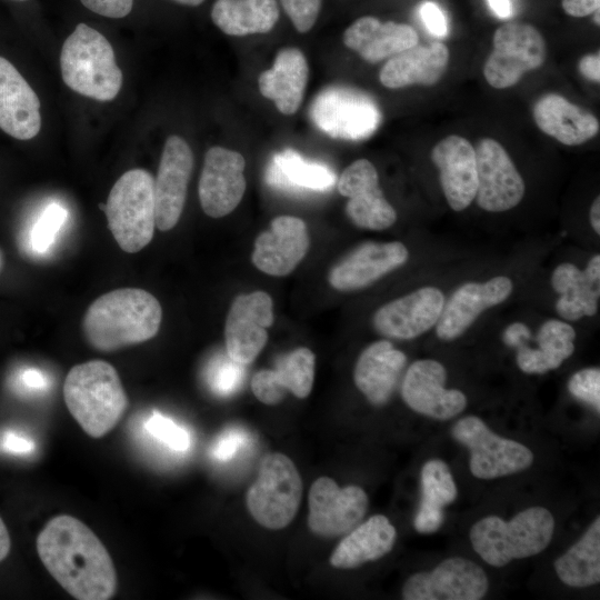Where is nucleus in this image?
Here are the masks:
<instances>
[{"label":"nucleus","mask_w":600,"mask_h":600,"mask_svg":"<svg viewBox=\"0 0 600 600\" xmlns=\"http://www.w3.org/2000/svg\"><path fill=\"white\" fill-rule=\"evenodd\" d=\"M38 556L54 580L79 600H108L117 572L100 539L79 519L60 514L37 537Z\"/></svg>","instance_id":"obj_1"},{"label":"nucleus","mask_w":600,"mask_h":600,"mask_svg":"<svg viewBox=\"0 0 600 600\" xmlns=\"http://www.w3.org/2000/svg\"><path fill=\"white\" fill-rule=\"evenodd\" d=\"M162 309L150 292L122 288L97 298L87 309L82 329L88 343L99 351H114L153 338Z\"/></svg>","instance_id":"obj_2"},{"label":"nucleus","mask_w":600,"mask_h":600,"mask_svg":"<svg viewBox=\"0 0 600 600\" xmlns=\"http://www.w3.org/2000/svg\"><path fill=\"white\" fill-rule=\"evenodd\" d=\"M63 397L71 416L92 438L110 432L128 407L117 370L103 360L72 367L64 381Z\"/></svg>","instance_id":"obj_3"},{"label":"nucleus","mask_w":600,"mask_h":600,"mask_svg":"<svg viewBox=\"0 0 600 600\" xmlns=\"http://www.w3.org/2000/svg\"><path fill=\"white\" fill-rule=\"evenodd\" d=\"M60 68L67 87L98 101L114 99L122 86L110 42L86 23H79L64 40Z\"/></svg>","instance_id":"obj_4"},{"label":"nucleus","mask_w":600,"mask_h":600,"mask_svg":"<svg viewBox=\"0 0 600 600\" xmlns=\"http://www.w3.org/2000/svg\"><path fill=\"white\" fill-rule=\"evenodd\" d=\"M554 520L549 510L531 507L506 522L499 517L481 519L470 530L474 551L489 564L503 567L513 559L543 551L551 541Z\"/></svg>","instance_id":"obj_5"},{"label":"nucleus","mask_w":600,"mask_h":600,"mask_svg":"<svg viewBox=\"0 0 600 600\" xmlns=\"http://www.w3.org/2000/svg\"><path fill=\"white\" fill-rule=\"evenodd\" d=\"M104 211L119 247L129 253L143 249L156 228L154 179L144 169L124 172L111 188Z\"/></svg>","instance_id":"obj_6"},{"label":"nucleus","mask_w":600,"mask_h":600,"mask_svg":"<svg viewBox=\"0 0 600 600\" xmlns=\"http://www.w3.org/2000/svg\"><path fill=\"white\" fill-rule=\"evenodd\" d=\"M302 496L300 473L286 454L273 452L260 462L258 477L247 492V508L262 527L279 530L296 517Z\"/></svg>","instance_id":"obj_7"},{"label":"nucleus","mask_w":600,"mask_h":600,"mask_svg":"<svg viewBox=\"0 0 600 600\" xmlns=\"http://www.w3.org/2000/svg\"><path fill=\"white\" fill-rule=\"evenodd\" d=\"M546 59V42L531 24L510 21L493 34V50L483 66L487 82L496 89L510 88L522 76L540 68Z\"/></svg>","instance_id":"obj_8"},{"label":"nucleus","mask_w":600,"mask_h":600,"mask_svg":"<svg viewBox=\"0 0 600 600\" xmlns=\"http://www.w3.org/2000/svg\"><path fill=\"white\" fill-rule=\"evenodd\" d=\"M452 437L470 450V471L479 479H494L529 468L532 451L524 444L493 433L478 417L468 416L452 427Z\"/></svg>","instance_id":"obj_9"},{"label":"nucleus","mask_w":600,"mask_h":600,"mask_svg":"<svg viewBox=\"0 0 600 600\" xmlns=\"http://www.w3.org/2000/svg\"><path fill=\"white\" fill-rule=\"evenodd\" d=\"M310 117L316 126L334 139L361 140L381 123L376 101L366 92L348 87H328L313 100Z\"/></svg>","instance_id":"obj_10"},{"label":"nucleus","mask_w":600,"mask_h":600,"mask_svg":"<svg viewBox=\"0 0 600 600\" xmlns=\"http://www.w3.org/2000/svg\"><path fill=\"white\" fill-rule=\"evenodd\" d=\"M474 150L478 206L488 212L518 206L524 196V181L504 148L494 139L483 138Z\"/></svg>","instance_id":"obj_11"},{"label":"nucleus","mask_w":600,"mask_h":600,"mask_svg":"<svg viewBox=\"0 0 600 600\" xmlns=\"http://www.w3.org/2000/svg\"><path fill=\"white\" fill-rule=\"evenodd\" d=\"M367 508L368 496L362 488H340L331 478L320 477L309 491L308 526L320 537L341 536L360 522Z\"/></svg>","instance_id":"obj_12"},{"label":"nucleus","mask_w":600,"mask_h":600,"mask_svg":"<svg viewBox=\"0 0 600 600\" xmlns=\"http://www.w3.org/2000/svg\"><path fill=\"white\" fill-rule=\"evenodd\" d=\"M488 590L486 572L464 558H449L431 572H418L402 588L406 600H479Z\"/></svg>","instance_id":"obj_13"},{"label":"nucleus","mask_w":600,"mask_h":600,"mask_svg":"<svg viewBox=\"0 0 600 600\" xmlns=\"http://www.w3.org/2000/svg\"><path fill=\"white\" fill-rule=\"evenodd\" d=\"M272 322V299L267 292L238 296L224 326L227 354L243 366L251 363L266 346Z\"/></svg>","instance_id":"obj_14"},{"label":"nucleus","mask_w":600,"mask_h":600,"mask_svg":"<svg viewBox=\"0 0 600 600\" xmlns=\"http://www.w3.org/2000/svg\"><path fill=\"white\" fill-rule=\"evenodd\" d=\"M338 190L349 199L346 213L357 227L384 230L397 221V212L384 198L378 172L369 160L358 159L349 164L339 177Z\"/></svg>","instance_id":"obj_15"},{"label":"nucleus","mask_w":600,"mask_h":600,"mask_svg":"<svg viewBox=\"0 0 600 600\" xmlns=\"http://www.w3.org/2000/svg\"><path fill=\"white\" fill-rule=\"evenodd\" d=\"M244 158L223 147L210 148L199 180V200L204 213L221 218L233 211L246 191Z\"/></svg>","instance_id":"obj_16"},{"label":"nucleus","mask_w":600,"mask_h":600,"mask_svg":"<svg viewBox=\"0 0 600 600\" xmlns=\"http://www.w3.org/2000/svg\"><path fill=\"white\" fill-rule=\"evenodd\" d=\"M444 367L432 359L417 360L406 372L401 386L404 402L416 412L438 420H448L467 406L463 392L444 387Z\"/></svg>","instance_id":"obj_17"},{"label":"nucleus","mask_w":600,"mask_h":600,"mask_svg":"<svg viewBox=\"0 0 600 600\" xmlns=\"http://www.w3.org/2000/svg\"><path fill=\"white\" fill-rule=\"evenodd\" d=\"M444 297L436 287H422L380 307L372 324L382 336L410 340L434 327L441 316Z\"/></svg>","instance_id":"obj_18"},{"label":"nucleus","mask_w":600,"mask_h":600,"mask_svg":"<svg viewBox=\"0 0 600 600\" xmlns=\"http://www.w3.org/2000/svg\"><path fill=\"white\" fill-rule=\"evenodd\" d=\"M193 167L192 151L184 139L170 136L163 147L154 180L156 226L172 229L182 213Z\"/></svg>","instance_id":"obj_19"},{"label":"nucleus","mask_w":600,"mask_h":600,"mask_svg":"<svg viewBox=\"0 0 600 600\" xmlns=\"http://www.w3.org/2000/svg\"><path fill=\"white\" fill-rule=\"evenodd\" d=\"M409 251L400 241L366 242L334 264L328 280L339 291L366 288L407 262Z\"/></svg>","instance_id":"obj_20"},{"label":"nucleus","mask_w":600,"mask_h":600,"mask_svg":"<svg viewBox=\"0 0 600 600\" xmlns=\"http://www.w3.org/2000/svg\"><path fill=\"white\" fill-rule=\"evenodd\" d=\"M512 290L513 282L506 276L461 284L443 306L436 324L438 338L444 341L459 338L484 310L506 301Z\"/></svg>","instance_id":"obj_21"},{"label":"nucleus","mask_w":600,"mask_h":600,"mask_svg":"<svg viewBox=\"0 0 600 600\" xmlns=\"http://www.w3.org/2000/svg\"><path fill=\"white\" fill-rule=\"evenodd\" d=\"M309 233L303 220L292 216L274 218L253 247L252 262L260 271L283 277L291 273L307 254Z\"/></svg>","instance_id":"obj_22"},{"label":"nucleus","mask_w":600,"mask_h":600,"mask_svg":"<svg viewBox=\"0 0 600 600\" xmlns=\"http://www.w3.org/2000/svg\"><path fill=\"white\" fill-rule=\"evenodd\" d=\"M439 169L440 184L448 204L454 211L470 206L477 192V159L474 147L463 137L451 134L440 140L431 151Z\"/></svg>","instance_id":"obj_23"},{"label":"nucleus","mask_w":600,"mask_h":600,"mask_svg":"<svg viewBox=\"0 0 600 600\" xmlns=\"http://www.w3.org/2000/svg\"><path fill=\"white\" fill-rule=\"evenodd\" d=\"M40 128L37 93L17 68L0 57V129L18 140H29Z\"/></svg>","instance_id":"obj_24"},{"label":"nucleus","mask_w":600,"mask_h":600,"mask_svg":"<svg viewBox=\"0 0 600 600\" xmlns=\"http://www.w3.org/2000/svg\"><path fill=\"white\" fill-rule=\"evenodd\" d=\"M314 367V353L306 347L297 348L281 356L274 369L254 373L251 390L260 402L268 406L279 403L288 391L303 399L311 392Z\"/></svg>","instance_id":"obj_25"},{"label":"nucleus","mask_w":600,"mask_h":600,"mask_svg":"<svg viewBox=\"0 0 600 600\" xmlns=\"http://www.w3.org/2000/svg\"><path fill=\"white\" fill-rule=\"evenodd\" d=\"M551 286L560 294L556 310L562 319L574 321L596 314L600 296V256L594 254L584 270L573 263L559 264L551 274Z\"/></svg>","instance_id":"obj_26"},{"label":"nucleus","mask_w":600,"mask_h":600,"mask_svg":"<svg viewBox=\"0 0 600 600\" xmlns=\"http://www.w3.org/2000/svg\"><path fill=\"white\" fill-rule=\"evenodd\" d=\"M343 42L367 62L377 63L418 44L419 36L409 24L364 16L346 29Z\"/></svg>","instance_id":"obj_27"},{"label":"nucleus","mask_w":600,"mask_h":600,"mask_svg":"<svg viewBox=\"0 0 600 600\" xmlns=\"http://www.w3.org/2000/svg\"><path fill=\"white\" fill-rule=\"evenodd\" d=\"M448 62L449 50L442 42L416 44L389 58L380 70L379 79L389 89L432 86L441 79Z\"/></svg>","instance_id":"obj_28"},{"label":"nucleus","mask_w":600,"mask_h":600,"mask_svg":"<svg viewBox=\"0 0 600 600\" xmlns=\"http://www.w3.org/2000/svg\"><path fill=\"white\" fill-rule=\"evenodd\" d=\"M406 362V354L390 341H376L359 356L353 371L354 383L372 404H384L390 399Z\"/></svg>","instance_id":"obj_29"},{"label":"nucleus","mask_w":600,"mask_h":600,"mask_svg":"<svg viewBox=\"0 0 600 600\" xmlns=\"http://www.w3.org/2000/svg\"><path fill=\"white\" fill-rule=\"evenodd\" d=\"M532 112L538 128L566 146L582 144L599 132V121L591 112L557 93L540 97Z\"/></svg>","instance_id":"obj_30"},{"label":"nucleus","mask_w":600,"mask_h":600,"mask_svg":"<svg viewBox=\"0 0 600 600\" xmlns=\"http://www.w3.org/2000/svg\"><path fill=\"white\" fill-rule=\"evenodd\" d=\"M308 74L303 53L297 48H284L277 53L272 68L259 76V90L281 113L290 116L302 102Z\"/></svg>","instance_id":"obj_31"},{"label":"nucleus","mask_w":600,"mask_h":600,"mask_svg":"<svg viewBox=\"0 0 600 600\" xmlns=\"http://www.w3.org/2000/svg\"><path fill=\"white\" fill-rule=\"evenodd\" d=\"M396 537V528L386 516H372L341 540L330 557V564L351 569L378 560L391 551Z\"/></svg>","instance_id":"obj_32"},{"label":"nucleus","mask_w":600,"mask_h":600,"mask_svg":"<svg viewBox=\"0 0 600 600\" xmlns=\"http://www.w3.org/2000/svg\"><path fill=\"white\" fill-rule=\"evenodd\" d=\"M576 331L567 322L550 319L537 333L538 348L519 346L517 364L526 373H546L557 369L574 351Z\"/></svg>","instance_id":"obj_33"},{"label":"nucleus","mask_w":600,"mask_h":600,"mask_svg":"<svg viewBox=\"0 0 600 600\" xmlns=\"http://www.w3.org/2000/svg\"><path fill=\"white\" fill-rule=\"evenodd\" d=\"M336 180L329 167L308 161L291 149L274 154L266 171L268 184L287 191H326Z\"/></svg>","instance_id":"obj_34"},{"label":"nucleus","mask_w":600,"mask_h":600,"mask_svg":"<svg viewBox=\"0 0 600 600\" xmlns=\"http://www.w3.org/2000/svg\"><path fill=\"white\" fill-rule=\"evenodd\" d=\"M211 19L229 36L267 33L279 19V7L276 0H217Z\"/></svg>","instance_id":"obj_35"},{"label":"nucleus","mask_w":600,"mask_h":600,"mask_svg":"<svg viewBox=\"0 0 600 600\" xmlns=\"http://www.w3.org/2000/svg\"><path fill=\"white\" fill-rule=\"evenodd\" d=\"M562 582L570 587H588L600 581V518L554 562Z\"/></svg>","instance_id":"obj_36"},{"label":"nucleus","mask_w":600,"mask_h":600,"mask_svg":"<svg viewBox=\"0 0 600 600\" xmlns=\"http://www.w3.org/2000/svg\"><path fill=\"white\" fill-rule=\"evenodd\" d=\"M421 502L419 508L443 511L457 498V487L449 467L441 460L427 461L421 470Z\"/></svg>","instance_id":"obj_37"},{"label":"nucleus","mask_w":600,"mask_h":600,"mask_svg":"<svg viewBox=\"0 0 600 600\" xmlns=\"http://www.w3.org/2000/svg\"><path fill=\"white\" fill-rule=\"evenodd\" d=\"M68 220V210L58 202L49 203L32 223L27 243L31 252L44 254L53 246Z\"/></svg>","instance_id":"obj_38"},{"label":"nucleus","mask_w":600,"mask_h":600,"mask_svg":"<svg viewBox=\"0 0 600 600\" xmlns=\"http://www.w3.org/2000/svg\"><path fill=\"white\" fill-rule=\"evenodd\" d=\"M144 430L154 440L176 452H184L191 446L189 431L159 411L154 410L148 417Z\"/></svg>","instance_id":"obj_39"},{"label":"nucleus","mask_w":600,"mask_h":600,"mask_svg":"<svg viewBox=\"0 0 600 600\" xmlns=\"http://www.w3.org/2000/svg\"><path fill=\"white\" fill-rule=\"evenodd\" d=\"M243 377V364L233 361L228 354L216 357L207 371L210 389L221 397H228L236 392L241 386Z\"/></svg>","instance_id":"obj_40"},{"label":"nucleus","mask_w":600,"mask_h":600,"mask_svg":"<svg viewBox=\"0 0 600 600\" xmlns=\"http://www.w3.org/2000/svg\"><path fill=\"white\" fill-rule=\"evenodd\" d=\"M570 393L600 410V370L588 368L576 372L569 380Z\"/></svg>","instance_id":"obj_41"},{"label":"nucleus","mask_w":600,"mask_h":600,"mask_svg":"<svg viewBox=\"0 0 600 600\" xmlns=\"http://www.w3.org/2000/svg\"><path fill=\"white\" fill-rule=\"evenodd\" d=\"M282 8L299 32L309 31L318 18L321 0H280Z\"/></svg>","instance_id":"obj_42"},{"label":"nucleus","mask_w":600,"mask_h":600,"mask_svg":"<svg viewBox=\"0 0 600 600\" xmlns=\"http://www.w3.org/2000/svg\"><path fill=\"white\" fill-rule=\"evenodd\" d=\"M249 442L248 433L240 428L223 431L210 449L211 456L221 462L232 459Z\"/></svg>","instance_id":"obj_43"},{"label":"nucleus","mask_w":600,"mask_h":600,"mask_svg":"<svg viewBox=\"0 0 600 600\" xmlns=\"http://www.w3.org/2000/svg\"><path fill=\"white\" fill-rule=\"evenodd\" d=\"M90 11L113 19L128 16L132 10L133 0H80Z\"/></svg>","instance_id":"obj_44"},{"label":"nucleus","mask_w":600,"mask_h":600,"mask_svg":"<svg viewBox=\"0 0 600 600\" xmlns=\"http://www.w3.org/2000/svg\"><path fill=\"white\" fill-rule=\"evenodd\" d=\"M419 13L430 33L439 38L447 36L448 26L446 17L436 3L430 1L423 2L419 8Z\"/></svg>","instance_id":"obj_45"},{"label":"nucleus","mask_w":600,"mask_h":600,"mask_svg":"<svg viewBox=\"0 0 600 600\" xmlns=\"http://www.w3.org/2000/svg\"><path fill=\"white\" fill-rule=\"evenodd\" d=\"M17 384L26 392H41L49 388L50 381L47 374L40 369L30 367L20 370Z\"/></svg>","instance_id":"obj_46"},{"label":"nucleus","mask_w":600,"mask_h":600,"mask_svg":"<svg viewBox=\"0 0 600 600\" xmlns=\"http://www.w3.org/2000/svg\"><path fill=\"white\" fill-rule=\"evenodd\" d=\"M0 446L3 451L18 456L30 454L36 448L32 439L13 430L3 432Z\"/></svg>","instance_id":"obj_47"},{"label":"nucleus","mask_w":600,"mask_h":600,"mask_svg":"<svg viewBox=\"0 0 600 600\" xmlns=\"http://www.w3.org/2000/svg\"><path fill=\"white\" fill-rule=\"evenodd\" d=\"M561 4L567 14L581 18L599 10L600 0H562Z\"/></svg>","instance_id":"obj_48"},{"label":"nucleus","mask_w":600,"mask_h":600,"mask_svg":"<svg viewBox=\"0 0 600 600\" xmlns=\"http://www.w3.org/2000/svg\"><path fill=\"white\" fill-rule=\"evenodd\" d=\"M580 73L594 82H600V54L599 52L582 57L578 64Z\"/></svg>","instance_id":"obj_49"},{"label":"nucleus","mask_w":600,"mask_h":600,"mask_svg":"<svg viewBox=\"0 0 600 600\" xmlns=\"http://www.w3.org/2000/svg\"><path fill=\"white\" fill-rule=\"evenodd\" d=\"M530 332L527 326L522 323H513L509 326L503 334L506 344L510 347H519L522 339H529Z\"/></svg>","instance_id":"obj_50"},{"label":"nucleus","mask_w":600,"mask_h":600,"mask_svg":"<svg viewBox=\"0 0 600 600\" xmlns=\"http://www.w3.org/2000/svg\"><path fill=\"white\" fill-rule=\"evenodd\" d=\"M488 3L499 18L506 19L512 14V4L510 0H488Z\"/></svg>","instance_id":"obj_51"},{"label":"nucleus","mask_w":600,"mask_h":600,"mask_svg":"<svg viewBox=\"0 0 600 600\" xmlns=\"http://www.w3.org/2000/svg\"><path fill=\"white\" fill-rule=\"evenodd\" d=\"M11 548L9 531L0 517V562L7 558Z\"/></svg>","instance_id":"obj_52"},{"label":"nucleus","mask_w":600,"mask_h":600,"mask_svg":"<svg viewBox=\"0 0 600 600\" xmlns=\"http://www.w3.org/2000/svg\"><path fill=\"white\" fill-rule=\"evenodd\" d=\"M590 223L596 231V233L600 234V197L598 196L590 208Z\"/></svg>","instance_id":"obj_53"},{"label":"nucleus","mask_w":600,"mask_h":600,"mask_svg":"<svg viewBox=\"0 0 600 600\" xmlns=\"http://www.w3.org/2000/svg\"><path fill=\"white\" fill-rule=\"evenodd\" d=\"M173 1H176L178 3H181V4L196 7V6L201 4L204 0H173Z\"/></svg>","instance_id":"obj_54"},{"label":"nucleus","mask_w":600,"mask_h":600,"mask_svg":"<svg viewBox=\"0 0 600 600\" xmlns=\"http://www.w3.org/2000/svg\"><path fill=\"white\" fill-rule=\"evenodd\" d=\"M593 13H594V18H593V19H594L596 23L599 26V24H600V21H599V14H600V11L597 10V11L593 12Z\"/></svg>","instance_id":"obj_55"},{"label":"nucleus","mask_w":600,"mask_h":600,"mask_svg":"<svg viewBox=\"0 0 600 600\" xmlns=\"http://www.w3.org/2000/svg\"><path fill=\"white\" fill-rule=\"evenodd\" d=\"M2 263H3V260H2V254H1V251H0V270L2 268Z\"/></svg>","instance_id":"obj_56"},{"label":"nucleus","mask_w":600,"mask_h":600,"mask_svg":"<svg viewBox=\"0 0 600 600\" xmlns=\"http://www.w3.org/2000/svg\"><path fill=\"white\" fill-rule=\"evenodd\" d=\"M19 1H23V0H19Z\"/></svg>","instance_id":"obj_57"}]
</instances>
